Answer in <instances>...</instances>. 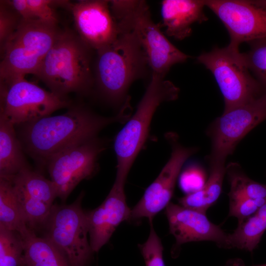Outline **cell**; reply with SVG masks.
<instances>
[{"mask_svg": "<svg viewBox=\"0 0 266 266\" xmlns=\"http://www.w3.org/2000/svg\"><path fill=\"white\" fill-rule=\"evenodd\" d=\"M127 105L111 117L100 116L82 106H72L63 114L19 125L17 135L25 152L46 165L57 154L97 137L109 125L128 120L131 113Z\"/></svg>", "mask_w": 266, "mask_h": 266, "instance_id": "cell-1", "label": "cell"}, {"mask_svg": "<svg viewBox=\"0 0 266 266\" xmlns=\"http://www.w3.org/2000/svg\"><path fill=\"white\" fill-rule=\"evenodd\" d=\"M92 50L77 33L61 30L34 75L60 97L88 93L94 83Z\"/></svg>", "mask_w": 266, "mask_h": 266, "instance_id": "cell-2", "label": "cell"}, {"mask_svg": "<svg viewBox=\"0 0 266 266\" xmlns=\"http://www.w3.org/2000/svg\"><path fill=\"white\" fill-rule=\"evenodd\" d=\"M110 45L97 51L94 82L103 98L110 103L125 100L132 83L143 76L148 66L145 54L134 34L119 29Z\"/></svg>", "mask_w": 266, "mask_h": 266, "instance_id": "cell-3", "label": "cell"}, {"mask_svg": "<svg viewBox=\"0 0 266 266\" xmlns=\"http://www.w3.org/2000/svg\"><path fill=\"white\" fill-rule=\"evenodd\" d=\"M110 6L118 28L132 32L137 39L152 74L165 77L173 65L189 58L172 44L153 22L145 1L110 0Z\"/></svg>", "mask_w": 266, "mask_h": 266, "instance_id": "cell-4", "label": "cell"}, {"mask_svg": "<svg viewBox=\"0 0 266 266\" xmlns=\"http://www.w3.org/2000/svg\"><path fill=\"white\" fill-rule=\"evenodd\" d=\"M179 91L177 86L165 77L152 74L135 112L115 138L117 171L114 182L125 185L131 166L146 141L157 108L164 102L176 100Z\"/></svg>", "mask_w": 266, "mask_h": 266, "instance_id": "cell-5", "label": "cell"}, {"mask_svg": "<svg viewBox=\"0 0 266 266\" xmlns=\"http://www.w3.org/2000/svg\"><path fill=\"white\" fill-rule=\"evenodd\" d=\"M60 31L57 24L23 20L0 50V82L35 75Z\"/></svg>", "mask_w": 266, "mask_h": 266, "instance_id": "cell-6", "label": "cell"}, {"mask_svg": "<svg viewBox=\"0 0 266 266\" xmlns=\"http://www.w3.org/2000/svg\"><path fill=\"white\" fill-rule=\"evenodd\" d=\"M213 74L224 101V111L249 102L266 91L252 75L239 47H214L197 57Z\"/></svg>", "mask_w": 266, "mask_h": 266, "instance_id": "cell-7", "label": "cell"}, {"mask_svg": "<svg viewBox=\"0 0 266 266\" xmlns=\"http://www.w3.org/2000/svg\"><path fill=\"white\" fill-rule=\"evenodd\" d=\"M83 196L81 193L70 204H54L39 229L70 266H89L93 258L87 212L82 207Z\"/></svg>", "mask_w": 266, "mask_h": 266, "instance_id": "cell-8", "label": "cell"}, {"mask_svg": "<svg viewBox=\"0 0 266 266\" xmlns=\"http://www.w3.org/2000/svg\"><path fill=\"white\" fill-rule=\"evenodd\" d=\"M0 85V114L15 126L50 116L55 111L70 106L66 99L43 89L25 77Z\"/></svg>", "mask_w": 266, "mask_h": 266, "instance_id": "cell-9", "label": "cell"}, {"mask_svg": "<svg viewBox=\"0 0 266 266\" xmlns=\"http://www.w3.org/2000/svg\"><path fill=\"white\" fill-rule=\"evenodd\" d=\"M266 119V91L246 103L224 111L210 125L211 142L209 164H225L240 141Z\"/></svg>", "mask_w": 266, "mask_h": 266, "instance_id": "cell-10", "label": "cell"}, {"mask_svg": "<svg viewBox=\"0 0 266 266\" xmlns=\"http://www.w3.org/2000/svg\"><path fill=\"white\" fill-rule=\"evenodd\" d=\"M97 137L72 146L50 158L47 166L51 180L58 190V198L65 201L76 186L96 172L97 161L104 150Z\"/></svg>", "mask_w": 266, "mask_h": 266, "instance_id": "cell-11", "label": "cell"}, {"mask_svg": "<svg viewBox=\"0 0 266 266\" xmlns=\"http://www.w3.org/2000/svg\"><path fill=\"white\" fill-rule=\"evenodd\" d=\"M205 4L227 29L230 44L239 47L242 42L266 38V9L250 0H207Z\"/></svg>", "mask_w": 266, "mask_h": 266, "instance_id": "cell-12", "label": "cell"}, {"mask_svg": "<svg viewBox=\"0 0 266 266\" xmlns=\"http://www.w3.org/2000/svg\"><path fill=\"white\" fill-rule=\"evenodd\" d=\"M170 158L156 179L148 187L136 204L131 209L130 220L143 218L152 221L154 217L170 202L176 182L186 160L196 152L174 141L171 136Z\"/></svg>", "mask_w": 266, "mask_h": 266, "instance_id": "cell-13", "label": "cell"}, {"mask_svg": "<svg viewBox=\"0 0 266 266\" xmlns=\"http://www.w3.org/2000/svg\"><path fill=\"white\" fill-rule=\"evenodd\" d=\"M25 217L27 225L35 233L49 215L58 198L55 184L31 168L24 169L11 180Z\"/></svg>", "mask_w": 266, "mask_h": 266, "instance_id": "cell-14", "label": "cell"}, {"mask_svg": "<svg viewBox=\"0 0 266 266\" xmlns=\"http://www.w3.org/2000/svg\"><path fill=\"white\" fill-rule=\"evenodd\" d=\"M70 10L77 34L93 50L105 48L117 39L119 31L110 0H79L72 3Z\"/></svg>", "mask_w": 266, "mask_h": 266, "instance_id": "cell-15", "label": "cell"}, {"mask_svg": "<svg viewBox=\"0 0 266 266\" xmlns=\"http://www.w3.org/2000/svg\"><path fill=\"white\" fill-rule=\"evenodd\" d=\"M169 232L176 244L210 241L221 247L229 248V234L212 223L206 213L170 202L166 208Z\"/></svg>", "mask_w": 266, "mask_h": 266, "instance_id": "cell-16", "label": "cell"}, {"mask_svg": "<svg viewBox=\"0 0 266 266\" xmlns=\"http://www.w3.org/2000/svg\"><path fill=\"white\" fill-rule=\"evenodd\" d=\"M131 212L124 186L114 182L101 204L87 212L89 238L94 252H99L107 243L122 222L130 220Z\"/></svg>", "mask_w": 266, "mask_h": 266, "instance_id": "cell-17", "label": "cell"}, {"mask_svg": "<svg viewBox=\"0 0 266 266\" xmlns=\"http://www.w3.org/2000/svg\"><path fill=\"white\" fill-rule=\"evenodd\" d=\"M161 5L166 33L177 40L189 36L194 23H201L208 20L204 12L205 0H164Z\"/></svg>", "mask_w": 266, "mask_h": 266, "instance_id": "cell-18", "label": "cell"}, {"mask_svg": "<svg viewBox=\"0 0 266 266\" xmlns=\"http://www.w3.org/2000/svg\"><path fill=\"white\" fill-rule=\"evenodd\" d=\"M14 126L0 114V178L9 181L21 171L31 168Z\"/></svg>", "mask_w": 266, "mask_h": 266, "instance_id": "cell-19", "label": "cell"}, {"mask_svg": "<svg viewBox=\"0 0 266 266\" xmlns=\"http://www.w3.org/2000/svg\"><path fill=\"white\" fill-rule=\"evenodd\" d=\"M26 266H70L61 252L48 239L30 229L21 235Z\"/></svg>", "mask_w": 266, "mask_h": 266, "instance_id": "cell-20", "label": "cell"}, {"mask_svg": "<svg viewBox=\"0 0 266 266\" xmlns=\"http://www.w3.org/2000/svg\"><path fill=\"white\" fill-rule=\"evenodd\" d=\"M209 166V175L203 186L179 199V204L206 213L216 202L222 192L226 166L223 164H210Z\"/></svg>", "mask_w": 266, "mask_h": 266, "instance_id": "cell-21", "label": "cell"}, {"mask_svg": "<svg viewBox=\"0 0 266 266\" xmlns=\"http://www.w3.org/2000/svg\"><path fill=\"white\" fill-rule=\"evenodd\" d=\"M266 230V203L252 216L239 222L234 232L229 234V248L252 252Z\"/></svg>", "mask_w": 266, "mask_h": 266, "instance_id": "cell-22", "label": "cell"}, {"mask_svg": "<svg viewBox=\"0 0 266 266\" xmlns=\"http://www.w3.org/2000/svg\"><path fill=\"white\" fill-rule=\"evenodd\" d=\"M0 227L21 235L30 229L10 181L0 178Z\"/></svg>", "mask_w": 266, "mask_h": 266, "instance_id": "cell-23", "label": "cell"}, {"mask_svg": "<svg viewBox=\"0 0 266 266\" xmlns=\"http://www.w3.org/2000/svg\"><path fill=\"white\" fill-rule=\"evenodd\" d=\"M8 1L25 21L38 20L57 24L58 18L55 7L60 6L70 10L72 4L68 0H12Z\"/></svg>", "mask_w": 266, "mask_h": 266, "instance_id": "cell-24", "label": "cell"}, {"mask_svg": "<svg viewBox=\"0 0 266 266\" xmlns=\"http://www.w3.org/2000/svg\"><path fill=\"white\" fill-rule=\"evenodd\" d=\"M226 173L230 184V200L249 198L266 199V184L250 179L239 164L231 163L226 167Z\"/></svg>", "mask_w": 266, "mask_h": 266, "instance_id": "cell-25", "label": "cell"}, {"mask_svg": "<svg viewBox=\"0 0 266 266\" xmlns=\"http://www.w3.org/2000/svg\"><path fill=\"white\" fill-rule=\"evenodd\" d=\"M24 244L17 232L0 227V266H24Z\"/></svg>", "mask_w": 266, "mask_h": 266, "instance_id": "cell-26", "label": "cell"}, {"mask_svg": "<svg viewBox=\"0 0 266 266\" xmlns=\"http://www.w3.org/2000/svg\"><path fill=\"white\" fill-rule=\"evenodd\" d=\"M248 43L250 48L242 53L243 59L254 77L266 89V38Z\"/></svg>", "mask_w": 266, "mask_h": 266, "instance_id": "cell-27", "label": "cell"}, {"mask_svg": "<svg viewBox=\"0 0 266 266\" xmlns=\"http://www.w3.org/2000/svg\"><path fill=\"white\" fill-rule=\"evenodd\" d=\"M23 19L8 0L0 2V49H3L16 32Z\"/></svg>", "mask_w": 266, "mask_h": 266, "instance_id": "cell-28", "label": "cell"}, {"mask_svg": "<svg viewBox=\"0 0 266 266\" xmlns=\"http://www.w3.org/2000/svg\"><path fill=\"white\" fill-rule=\"evenodd\" d=\"M145 266H165L163 259V246L161 239L151 225L146 241L139 245Z\"/></svg>", "mask_w": 266, "mask_h": 266, "instance_id": "cell-29", "label": "cell"}, {"mask_svg": "<svg viewBox=\"0 0 266 266\" xmlns=\"http://www.w3.org/2000/svg\"><path fill=\"white\" fill-rule=\"evenodd\" d=\"M266 203V199H237L230 200L229 216L237 218L238 223L254 214Z\"/></svg>", "mask_w": 266, "mask_h": 266, "instance_id": "cell-30", "label": "cell"}, {"mask_svg": "<svg viewBox=\"0 0 266 266\" xmlns=\"http://www.w3.org/2000/svg\"><path fill=\"white\" fill-rule=\"evenodd\" d=\"M223 266H245L241 259H233L227 261ZM252 266H266V264L255 265Z\"/></svg>", "mask_w": 266, "mask_h": 266, "instance_id": "cell-31", "label": "cell"}, {"mask_svg": "<svg viewBox=\"0 0 266 266\" xmlns=\"http://www.w3.org/2000/svg\"><path fill=\"white\" fill-rule=\"evenodd\" d=\"M255 5L266 9V0H250Z\"/></svg>", "mask_w": 266, "mask_h": 266, "instance_id": "cell-32", "label": "cell"}, {"mask_svg": "<svg viewBox=\"0 0 266 266\" xmlns=\"http://www.w3.org/2000/svg\"><path fill=\"white\" fill-rule=\"evenodd\" d=\"M24 266H26V265H25H25H24Z\"/></svg>", "mask_w": 266, "mask_h": 266, "instance_id": "cell-33", "label": "cell"}]
</instances>
